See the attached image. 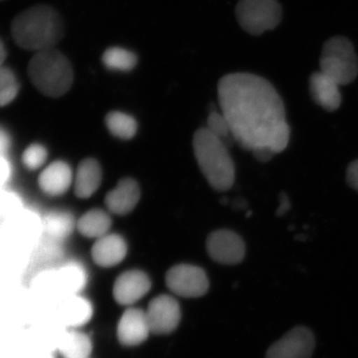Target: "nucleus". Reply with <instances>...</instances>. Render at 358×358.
<instances>
[{"mask_svg":"<svg viewBox=\"0 0 358 358\" xmlns=\"http://www.w3.org/2000/svg\"><path fill=\"white\" fill-rule=\"evenodd\" d=\"M218 100L235 141L244 150L267 148L278 155L288 147L291 129L284 102L265 78L250 73L226 75L218 83Z\"/></svg>","mask_w":358,"mask_h":358,"instance_id":"1","label":"nucleus"},{"mask_svg":"<svg viewBox=\"0 0 358 358\" xmlns=\"http://www.w3.org/2000/svg\"><path fill=\"white\" fill-rule=\"evenodd\" d=\"M64 23L57 10L49 6L26 9L14 18L11 32L15 43L35 53L56 48L64 36Z\"/></svg>","mask_w":358,"mask_h":358,"instance_id":"2","label":"nucleus"},{"mask_svg":"<svg viewBox=\"0 0 358 358\" xmlns=\"http://www.w3.org/2000/svg\"><path fill=\"white\" fill-rule=\"evenodd\" d=\"M193 150L200 171L213 189L226 192L235 180V166L228 147L206 128L193 136Z\"/></svg>","mask_w":358,"mask_h":358,"instance_id":"3","label":"nucleus"},{"mask_svg":"<svg viewBox=\"0 0 358 358\" xmlns=\"http://www.w3.org/2000/svg\"><path fill=\"white\" fill-rule=\"evenodd\" d=\"M28 76L43 95L60 98L72 87L74 72L69 59L53 48L34 54L28 64Z\"/></svg>","mask_w":358,"mask_h":358,"instance_id":"4","label":"nucleus"},{"mask_svg":"<svg viewBox=\"0 0 358 358\" xmlns=\"http://www.w3.org/2000/svg\"><path fill=\"white\" fill-rule=\"evenodd\" d=\"M320 72L339 86L352 83L358 75V58L352 42L343 36L327 40L320 59Z\"/></svg>","mask_w":358,"mask_h":358,"instance_id":"5","label":"nucleus"},{"mask_svg":"<svg viewBox=\"0 0 358 358\" xmlns=\"http://www.w3.org/2000/svg\"><path fill=\"white\" fill-rule=\"evenodd\" d=\"M236 18L245 31L258 36L280 24L282 7L277 0H239Z\"/></svg>","mask_w":358,"mask_h":358,"instance_id":"6","label":"nucleus"},{"mask_svg":"<svg viewBox=\"0 0 358 358\" xmlns=\"http://www.w3.org/2000/svg\"><path fill=\"white\" fill-rule=\"evenodd\" d=\"M166 282L173 294L183 298H199L209 288L208 278L201 268L179 264L167 272Z\"/></svg>","mask_w":358,"mask_h":358,"instance_id":"7","label":"nucleus"},{"mask_svg":"<svg viewBox=\"0 0 358 358\" xmlns=\"http://www.w3.org/2000/svg\"><path fill=\"white\" fill-rule=\"evenodd\" d=\"M315 348L313 331L305 326L294 327L268 348L265 358H310Z\"/></svg>","mask_w":358,"mask_h":358,"instance_id":"8","label":"nucleus"},{"mask_svg":"<svg viewBox=\"0 0 358 358\" xmlns=\"http://www.w3.org/2000/svg\"><path fill=\"white\" fill-rule=\"evenodd\" d=\"M207 251L212 260L223 265H236L244 260L243 239L231 230H217L207 238Z\"/></svg>","mask_w":358,"mask_h":358,"instance_id":"9","label":"nucleus"},{"mask_svg":"<svg viewBox=\"0 0 358 358\" xmlns=\"http://www.w3.org/2000/svg\"><path fill=\"white\" fill-rule=\"evenodd\" d=\"M87 275L79 264L70 263L56 273L41 275L37 280V288L42 291L64 294L66 296L77 294L86 286Z\"/></svg>","mask_w":358,"mask_h":358,"instance_id":"10","label":"nucleus"},{"mask_svg":"<svg viewBox=\"0 0 358 358\" xmlns=\"http://www.w3.org/2000/svg\"><path fill=\"white\" fill-rule=\"evenodd\" d=\"M147 317L150 331L155 334L173 333L180 322L181 312L178 301L169 294H162L150 301Z\"/></svg>","mask_w":358,"mask_h":358,"instance_id":"11","label":"nucleus"},{"mask_svg":"<svg viewBox=\"0 0 358 358\" xmlns=\"http://www.w3.org/2000/svg\"><path fill=\"white\" fill-rule=\"evenodd\" d=\"M152 282L145 272L131 270L122 273L115 280L113 294L115 301L122 306H131L150 292Z\"/></svg>","mask_w":358,"mask_h":358,"instance_id":"12","label":"nucleus"},{"mask_svg":"<svg viewBox=\"0 0 358 358\" xmlns=\"http://www.w3.org/2000/svg\"><path fill=\"white\" fill-rule=\"evenodd\" d=\"M150 331L147 313L141 308H129L122 313L117 324V334L120 343L126 346L141 345L148 338Z\"/></svg>","mask_w":358,"mask_h":358,"instance_id":"13","label":"nucleus"},{"mask_svg":"<svg viewBox=\"0 0 358 358\" xmlns=\"http://www.w3.org/2000/svg\"><path fill=\"white\" fill-rule=\"evenodd\" d=\"M141 199L138 182L131 178H124L106 196L108 209L117 215H126L133 211Z\"/></svg>","mask_w":358,"mask_h":358,"instance_id":"14","label":"nucleus"},{"mask_svg":"<svg viewBox=\"0 0 358 358\" xmlns=\"http://www.w3.org/2000/svg\"><path fill=\"white\" fill-rule=\"evenodd\" d=\"M128 252L124 238L117 234H109L99 238L92 248V258L100 267H114L124 260Z\"/></svg>","mask_w":358,"mask_h":358,"instance_id":"15","label":"nucleus"},{"mask_svg":"<svg viewBox=\"0 0 358 358\" xmlns=\"http://www.w3.org/2000/svg\"><path fill=\"white\" fill-rule=\"evenodd\" d=\"M339 85L322 72H315L310 77V93L313 102L327 112H334L341 107V94Z\"/></svg>","mask_w":358,"mask_h":358,"instance_id":"16","label":"nucleus"},{"mask_svg":"<svg viewBox=\"0 0 358 358\" xmlns=\"http://www.w3.org/2000/svg\"><path fill=\"white\" fill-rule=\"evenodd\" d=\"M73 173L69 164L62 160L52 162L38 178L39 187L50 196H60L69 190Z\"/></svg>","mask_w":358,"mask_h":358,"instance_id":"17","label":"nucleus"},{"mask_svg":"<svg viewBox=\"0 0 358 358\" xmlns=\"http://www.w3.org/2000/svg\"><path fill=\"white\" fill-rule=\"evenodd\" d=\"M59 319L65 326L79 327L90 322L93 315L91 303L78 294L65 296L58 310Z\"/></svg>","mask_w":358,"mask_h":358,"instance_id":"18","label":"nucleus"},{"mask_svg":"<svg viewBox=\"0 0 358 358\" xmlns=\"http://www.w3.org/2000/svg\"><path fill=\"white\" fill-rule=\"evenodd\" d=\"M102 182V169L94 159H84L78 166L75 176L74 190L77 197L89 199L100 187Z\"/></svg>","mask_w":358,"mask_h":358,"instance_id":"19","label":"nucleus"},{"mask_svg":"<svg viewBox=\"0 0 358 358\" xmlns=\"http://www.w3.org/2000/svg\"><path fill=\"white\" fill-rule=\"evenodd\" d=\"M57 348L64 358H90L93 345L88 336L71 329L58 338Z\"/></svg>","mask_w":358,"mask_h":358,"instance_id":"20","label":"nucleus"},{"mask_svg":"<svg viewBox=\"0 0 358 358\" xmlns=\"http://www.w3.org/2000/svg\"><path fill=\"white\" fill-rule=\"evenodd\" d=\"M110 226L112 219L107 212L102 209H93L79 219L76 227L84 237L99 239L109 233Z\"/></svg>","mask_w":358,"mask_h":358,"instance_id":"21","label":"nucleus"},{"mask_svg":"<svg viewBox=\"0 0 358 358\" xmlns=\"http://www.w3.org/2000/svg\"><path fill=\"white\" fill-rule=\"evenodd\" d=\"M43 226L45 232L54 239H66L74 231V216L70 212L54 210L49 212L44 217Z\"/></svg>","mask_w":358,"mask_h":358,"instance_id":"22","label":"nucleus"},{"mask_svg":"<svg viewBox=\"0 0 358 358\" xmlns=\"http://www.w3.org/2000/svg\"><path fill=\"white\" fill-rule=\"evenodd\" d=\"M102 61L108 69L128 72L136 67L138 56L122 47H110L103 52Z\"/></svg>","mask_w":358,"mask_h":358,"instance_id":"23","label":"nucleus"},{"mask_svg":"<svg viewBox=\"0 0 358 358\" xmlns=\"http://www.w3.org/2000/svg\"><path fill=\"white\" fill-rule=\"evenodd\" d=\"M106 124L110 133L122 140H131L138 129L136 120L121 112L109 113L106 117Z\"/></svg>","mask_w":358,"mask_h":358,"instance_id":"24","label":"nucleus"},{"mask_svg":"<svg viewBox=\"0 0 358 358\" xmlns=\"http://www.w3.org/2000/svg\"><path fill=\"white\" fill-rule=\"evenodd\" d=\"M20 83L13 71L0 67V107H6L13 102L20 93Z\"/></svg>","mask_w":358,"mask_h":358,"instance_id":"25","label":"nucleus"},{"mask_svg":"<svg viewBox=\"0 0 358 358\" xmlns=\"http://www.w3.org/2000/svg\"><path fill=\"white\" fill-rule=\"evenodd\" d=\"M206 129L214 136H217L219 140L222 141L227 147H229L228 143H232V141H235L229 122L222 113L212 112L207 120Z\"/></svg>","mask_w":358,"mask_h":358,"instance_id":"26","label":"nucleus"},{"mask_svg":"<svg viewBox=\"0 0 358 358\" xmlns=\"http://www.w3.org/2000/svg\"><path fill=\"white\" fill-rule=\"evenodd\" d=\"M48 157V152L44 145L40 143H33L29 145L22 155V162L26 169L29 171H36L40 169Z\"/></svg>","mask_w":358,"mask_h":358,"instance_id":"27","label":"nucleus"},{"mask_svg":"<svg viewBox=\"0 0 358 358\" xmlns=\"http://www.w3.org/2000/svg\"><path fill=\"white\" fill-rule=\"evenodd\" d=\"M346 182L352 189L358 192V159L350 162L346 169Z\"/></svg>","mask_w":358,"mask_h":358,"instance_id":"28","label":"nucleus"},{"mask_svg":"<svg viewBox=\"0 0 358 358\" xmlns=\"http://www.w3.org/2000/svg\"><path fill=\"white\" fill-rule=\"evenodd\" d=\"M11 173L13 169H11L10 162L6 159V157H0V186L9 180Z\"/></svg>","mask_w":358,"mask_h":358,"instance_id":"29","label":"nucleus"},{"mask_svg":"<svg viewBox=\"0 0 358 358\" xmlns=\"http://www.w3.org/2000/svg\"><path fill=\"white\" fill-rule=\"evenodd\" d=\"M11 147V136L6 129L0 127V157H6Z\"/></svg>","mask_w":358,"mask_h":358,"instance_id":"30","label":"nucleus"},{"mask_svg":"<svg viewBox=\"0 0 358 358\" xmlns=\"http://www.w3.org/2000/svg\"><path fill=\"white\" fill-rule=\"evenodd\" d=\"M289 207H291V203H289L288 195L286 193L282 192L280 194V204L279 208L277 210V216L284 215L286 212L289 210Z\"/></svg>","mask_w":358,"mask_h":358,"instance_id":"31","label":"nucleus"},{"mask_svg":"<svg viewBox=\"0 0 358 358\" xmlns=\"http://www.w3.org/2000/svg\"><path fill=\"white\" fill-rule=\"evenodd\" d=\"M6 46H4L3 42L1 41V39H0V67H2L4 62H6Z\"/></svg>","mask_w":358,"mask_h":358,"instance_id":"32","label":"nucleus"},{"mask_svg":"<svg viewBox=\"0 0 358 358\" xmlns=\"http://www.w3.org/2000/svg\"><path fill=\"white\" fill-rule=\"evenodd\" d=\"M34 358H55V357H54L51 352H44L39 353V355H37Z\"/></svg>","mask_w":358,"mask_h":358,"instance_id":"33","label":"nucleus"}]
</instances>
